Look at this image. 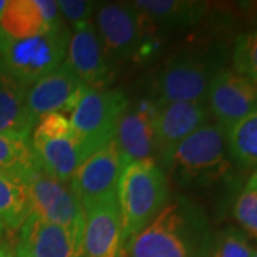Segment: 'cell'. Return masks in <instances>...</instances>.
Masks as SVG:
<instances>
[{"mask_svg":"<svg viewBox=\"0 0 257 257\" xmlns=\"http://www.w3.org/2000/svg\"><path fill=\"white\" fill-rule=\"evenodd\" d=\"M62 20L57 2L12 0L0 16V29L15 39H26L46 33Z\"/></svg>","mask_w":257,"mask_h":257,"instance_id":"cell-18","label":"cell"},{"mask_svg":"<svg viewBox=\"0 0 257 257\" xmlns=\"http://www.w3.org/2000/svg\"><path fill=\"white\" fill-rule=\"evenodd\" d=\"M97 5L99 3L92 0H60L57 2V9L60 18L72 30L83 23L90 22Z\"/></svg>","mask_w":257,"mask_h":257,"instance_id":"cell-27","label":"cell"},{"mask_svg":"<svg viewBox=\"0 0 257 257\" xmlns=\"http://www.w3.org/2000/svg\"><path fill=\"white\" fill-rule=\"evenodd\" d=\"M93 23L110 63L139 57L152 45L147 40L152 22L133 2L101 3L96 9Z\"/></svg>","mask_w":257,"mask_h":257,"instance_id":"cell-7","label":"cell"},{"mask_svg":"<svg viewBox=\"0 0 257 257\" xmlns=\"http://www.w3.org/2000/svg\"><path fill=\"white\" fill-rule=\"evenodd\" d=\"M233 70L257 86V29L236 37L231 50Z\"/></svg>","mask_w":257,"mask_h":257,"instance_id":"cell-25","label":"cell"},{"mask_svg":"<svg viewBox=\"0 0 257 257\" xmlns=\"http://www.w3.org/2000/svg\"><path fill=\"white\" fill-rule=\"evenodd\" d=\"M32 213L47 221L70 229H84V207L70 184L57 180L39 166L25 176Z\"/></svg>","mask_w":257,"mask_h":257,"instance_id":"cell-8","label":"cell"},{"mask_svg":"<svg viewBox=\"0 0 257 257\" xmlns=\"http://www.w3.org/2000/svg\"><path fill=\"white\" fill-rule=\"evenodd\" d=\"M233 216L248 237L257 240V167L236 197Z\"/></svg>","mask_w":257,"mask_h":257,"instance_id":"cell-24","label":"cell"},{"mask_svg":"<svg viewBox=\"0 0 257 257\" xmlns=\"http://www.w3.org/2000/svg\"><path fill=\"white\" fill-rule=\"evenodd\" d=\"M209 117L210 111L206 100L157 103L153 127L160 165L184 139L206 124Z\"/></svg>","mask_w":257,"mask_h":257,"instance_id":"cell-12","label":"cell"},{"mask_svg":"<svg viewBox=\"0 0 257 257\" xmlns=\"http://www.w3.org/2000/svg\"><path fill=\"white\" fill-rule=\"evenodd\" d=\"M133 5L153 25L162 28L190 26L206 12V3L187 0H138Z\"/></svg>","mask_w":257,"mask_h":257,"instance_id":"cell-20","label":"cell"},{"mask_svg":"<svg viewBox=\"0 0 257 257\" xmlns=\"http://www.w3.org/2000/svg\"><path fill=\"white\" fill-rule=\"evenodd\" d=\"M160 167L167 179L183 187H206L219 182L231 169L226 130L216 121H207L184 139Z\"/></svg>","mask_w":257,"mask_h":257,"instance_id":"cell-2","label":"cell"},{"mask_svg":"<svg viewBox=\"0 0 257 257\" xmlns=\"http://www.w3.org/2000/svg\"><path fill=\"white\" fill-rule=\"evenodd\" d=\"M32 213L25 177L0 172V223L9 231H18Z\"/></svg>","mask_w":257,"mask_h":257,"instance_id":"cell-21","label":"cell"},{"mask_svg":"<svg viewBox=\"0 0 257 257\" xmlns=\"http://www.w3.org/2000/svg\"><path fill=\"white\" fill-rule=\"evenodd\" d=\"M36 165L30 139L0 135V172L25 177Z\"/></svg>","mask_w":257,"mask_h":257,"instance_id":"cell-23","label":"cell"},{"mask_svg":"<svg viewBox=\"0 0 257 257\" xmlns=\"http://www.w3.org/2000/svg\"><path fill=\"white\" fill-rule=\"evenodd\" d=\"M127 107V97L119 89H87L69 120L79 133L103 146L114 138L117 121Z\"/></svg>","mask_w":257,"mask_h":257,"instance_id":"cell-9","label":"cell"},{"mask_svg":"<svg viewBox=\"0 0 257 257\" xmlns=\"http://www.w3.org/2000/svg\"><path fill=\"white\" fill-rule=\"evenodd\" d=\"M15 250L26 257H83V231L30 213L20 227Z\"/></svg>","mask_w":257,"mask_h":257,"instance_id":"cell-14","label":"cell"},{"mask_svg":"<svg viewBox=\"0 0 257 257\" xmlns=\"http://www.w3.org/2000/svg\"><path fill=\"white\" fill-rule=\"evenodd\" d=\"M64 63L89 89H107L114 77L93 20L72 29Z\"/></svg>","mask_w":257,"mask_h":257,"instance_id":"cell-15","label":"cell"},{"mask_svg":"<svg viewBox=\"0 0 257 257\" xmlns=\"http://www.w3.org/2000/svg\"><path fill=\"white\" fill-rule=\"evenodd\" d=\"M156 109V101L145 99L127 107L117 121L114 139L127 165L145 159H153L156 155L153 127Z\"/></svg>","mask_w":257,"mask_h":257,"instance_id":"cell-17","label":"cell"},{"mask_svg":"<svg viewBox=\"0 0 257 257\" xmlns=\"http://www.w3.org/2000/svg\"><path fill=\"white\" fill-rule=\"evenodd\" d=\"M206 101L210 116L226 130L257 110V86L236 70L224 67L214 76Z\"/></svg>","mask_w":257,"mask_h":257,"instance_id":"cell-13","label":"cell"},{"mask_svg":"<svg viewBox=\"0 0 257 257\" xmlns=\"http://www.w3.org/2000/svg\"><path fill=\"white\" fill-rule=\"evenodd\" d=\"M6 5H8V0H0V16H2L3 10L6 8Z\"/></svg>","mask_w":257,"mask_h":257,"instance_id":"cell-29","label":"cell"},{"mask_svg":"<svg viewBox=\"0 0 257 257\" xmlns=\"http://www.w3.org/2000/svg\"><path fill=\"white\" fill-rule=\"evenodd\" d=\"M124 243L117 193L84 207L83 257H123Z\"/></svg>","mask_w":257,"mask_h":257,"instance_id":"cell-11","label":"cell"},{"mask_svg":"<svg viewBox=\"0 0 257 257\" xmlns=\"http://www.w3.org/2000/svg\"><path fill=\"white\" fill-rule=\"evenodd\" d=\"M126 167L127 162L113 138L83 162L69 184L83 207H86L117 193V184Z\"/></svg>","mask_w":257,"mask_h":257,"instance_id":"cell-10","label":"cell"},{"mask_svg":"<svg viewBox=\"0 0 257 257\" xmlns=\"http://www.w3.org/2000/svg\"><path fill=\"white\" fill-rule=\"evenodd\" d=\"M87 89L72 69L63 63L29 87L28 110L35 123L50 113L72 111Z\"/></svg>","mask_w":257,"mask_h":257,"instance_id":"cell-16","label":"cell"},{"mask_svg":"<svg viewBox=\"0 0 257 257\" xmlns=\"http://www.w3.org/2000/svg\"><path fill=\"white\" fill-rule=\"evenodd\" d=\"M253 251L247 234L239 227L227 226L211 240L209 257H251Z\"/></svg>","mask_w":257,"mask_h":257,"instance_id":"cell-26","label":"cell"},{"mask_svg":"<svg viewBox=\"0 0 257 257\" xmlns=\"http://www.w3.org/2000/svg\"><path fill=\"white\" fill-rule=\"evenodd\" d=\"M230 160L241 167H257V110L226 128Z\"/></svg>","mask_w":257,"mask_h":257,"instance_id":"cell-22","label":"cell"},{"mask_svg":"<svg viewBox=\"0 0 257 257\" xmlns=\"http://www.w3.org/2000/svg\"><path fill=\"white\" fill-rule=\"evenodd\" d=\"M251 257H257V250H254V251H253V254H251Z\"/></svg>","mask_w":257,"mask_h":257,"instance_id":"cell-32","label":"cell"},{"mask_svg":"<svg viewBox=\"0 0 257 257\" xmlns=\"http://www.w3.org/2000/svg\"><path fill=\"white\" fill-rule=\"evenodd\" d=\"M211 240L210 224L202 207L177 197L124 243L123 257H209Z\"/></svg>","mask_w":257,"mask_h":257,"instance_id":"cell-1","label":"cell"},{"mask_svg":"<svg viewBox=\"0 0 257 257\" xmlns=\"http://www.w3.org/2000/svg\"><path fill=\"white\" fill-rule=\"evenodd\" d=\"M3 230H5V227H3V224L0 223V243H2V237H3Z\"/></svg>","mask_w":257,"mask_h":257,"instance_id":"cell-30","label":"cell"},{"mask_svg":"<svg viewBox=\"0 0 257 257\" xmlns=\"http://www.w3.org/2000/svg\"><path fill=\"white\" fill-rule=\"evenodd\" d=\"M169 197L167 177L155 159L127 165L117 184V200L126 241L152 223L165 209Z\"/></svg>","mask_w":257,"mask_h":257,"instance_id":"cell-4","label":"cell"},{"mask_svg":"<svg viewBox=\"0 0 257 257\" xmlns=\"http://www.w3.org/2000/svg\"><path fill=\"white\" fill-rule=\"evenodd\" d=\"M28 87L15 79L0 60V135L30 139L36 126L28 110Z\"/></svg>","mask_w":257,"mask_h":257,"instance_id":"cell-19","label":"cell"},{"mask_svg":"<svg viewBox=\"0 0 257 257\" xmlns=\"http://www.w3.org/2000/svg\"><path fill=\"white\" fill-rule=\"evenodd\" d=\"M256 23H257V18H256Z\"/></svg>","mask_w":257,"mask_h":257,"instance_id":"cell-33","label":"cell"},{"mask_svg":"<svg viewBox=\"0 0 257 257\" xmlns=\"http://www.w3.org/2000/svg\"><path fill=\"white\" fill-rule=\"evenodd\" d=\"M221 52L183 50L172 56L152 80L157 103L206 100L214 76L223 67Z\"/></svg>","mask_w":257,"mask_h":257,"instance_id":"cell-6","label":"cell"},{"mask_svg":"<svg viewBox=\"0 0 257 257\" xmlns=\"http://www.w3.org/2000/svg\"><path fill=\"white\" fill-rule=\"evenodd\" d=\"M15 251H16V250H15ZM16 257H26V256H25V254H22V253H18V251H16Z\"/></svg>","mask_w":257,"mask_h":257,"instance_id":"cell-31","label":"cell"},{"mask_svg":"<svg viewBox=\"0 0 257 257\" xmlns=\"http://www.w3.org/2000/svg\"><path fill=\"white\" fill-rule=\"evenodd\" d=\"M0 257H16L15 247H12L10 244H2L0 243Z\"/></svg>","mask_w":257,"mask_h":257,"instance_id":"cell-28","label":"cell"},{"mask_svg":"<svg viewBox=\"0 0 257 257\" xmlns=\"http://www.w3.org/2000/svg\"><path fill=\"white\" fill-rule=\"evenodd\" d=\"M72 30L59 22L39 36L15 39L0 29V60L25 87L59 69L66 60Z\"/></svg>","mask_w":257,"mask_h":257,"instance_id":"cell-5","label":"cell"},{"mask_svg":"<svg viewBox=\"0 0 257 257\" xmlns=\"http://www.w3.org/2000/svg\"><path fill=\"white\" fill-rule=\"evenodd\" d=\"M37 166L63 183L101 145L79 133L64 113H50L37 120L30 136Z\"/></svg>","mask_w":257,"mask_h":257,"instance_id":"cell-3","label":"cell"}]
</instances>
